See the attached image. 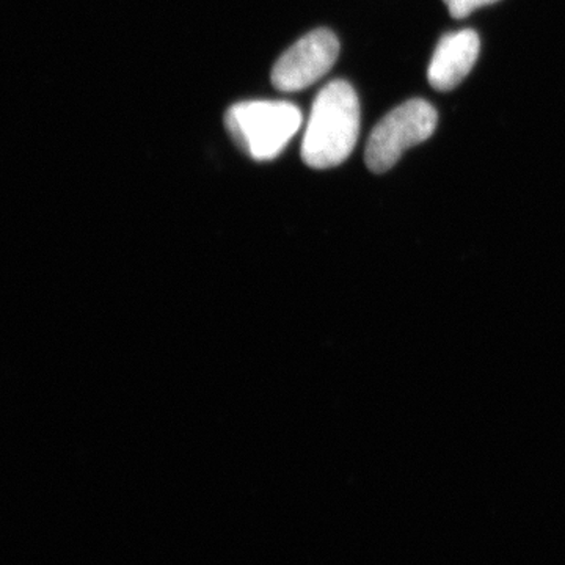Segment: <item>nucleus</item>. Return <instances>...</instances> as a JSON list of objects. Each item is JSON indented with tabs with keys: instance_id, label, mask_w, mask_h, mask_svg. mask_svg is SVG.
Returning a JSON list of instances; mask_svg holds the SVG:
<instances>
[{
	"instance_id": "obj_1",
	"label": "nucleus",
	"mask_w": 565,
	"mask_h": 565,
	"mask_svg": "<svg viewBox=\"0 0 565 565\" xmlns=\"http://www.w3.org/2000/svg\"><path fill=\"white\" fill-rule=\"evenodd\" d=\"M360 134V102L349 82L333 81L316 96L302 159L316 170L333 169L351 156Z\"/></svg>"
},
{
	"instance_id": "obj_2",
	"label": "nucleus",
	"mask_w": 565,
	"mask_h": 565,
	"mask_svg": "<svg viewBox=\"0 0 565 565\" xmlns=\"http://www.w3.org/2000/svg\"><path fill=\"white\" fill-rule=\"evenodd\" d=\"M302 111L291 103L234 104L225 115L226 131L252 159L274 161L302 126Z\"/></svg>"
},
{
	"instance_id": "obj_3",
	"label": "nucleus",
	"mask_w": 565,
	"mask_h": 565,
	"mask_svg": "<svg viewBox=\"0 0 565 565\" xmlns=\"http://www.w3.org/2000/svg\"><path fill=\"white\" fill-rule=\"evenodd\" d=\"M438 115L433 104L424 99H411L386 114L371 132L367 140V169L385 173L396 166L408 148L429 140L437 128Z\"/></svg>"
},
{
	"instance_id": "obj_4",
	"label": "nucleus",
	"mask_w": 565,
	"mask_h": 565,
	"mask_svg": "<svg viewBox=\"0 0 565 565\" xmlns=\"http://www.w3.org/2000/svg\"><path fill=\"white\" fill-rule=\"evenodd\" d=\"M340 55V41L329 29H318L289 47L274 65L273 85L280 92H300L329 73Z\"/></svg>"
},
{
	"instance_id": "obj_5",
	"label": "nucleus",
	"mask_w": 565,
	"mask_h": 565,
	"mask_svg": "<svg viewBox=\"0 0 565 565\" xmlns=\"http://www.w3.org/2000/svg\"><path fill=\"white\" fill-rule=\"evenodd\" d=\"M481 51V40L471 29L448 33L438 41L430 58L427 79L438 92L456 88L473 70Z\"/></svg>"
},
{
	"instance_id": "obj_6",
	"label": "nucleus",
	"mask_w": 565,
	"mask_h": 565,
	"mask_svg": "<svg viewBox=\"0 0 565 565\" xmlns=\"http://www.w3.org/2000/svg\"><path fill=\"white\" fill-rule=\"evenodd\" d=\"M444 2L452 18L463 20V18L470 17L475 10L482 9L498 0H444Z\"/></svg>"
}]
</instances>
